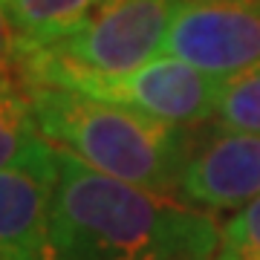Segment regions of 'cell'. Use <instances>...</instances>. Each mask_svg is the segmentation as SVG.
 I'll return each mask as SVG.
<instances>
[{
	"instance_id": "obj_1",
	"label": "cell",
	"mask_w": 260,
	"mask_h": 260,
	"mask_svg": "<svg viewBox=\"0 0 260 260\" xmlns=\"http://www.w3.org/2000/svg\"><path fill=\"white\" fill-rule=\"evenodd\" d=\"M58 185L44 260H214V217L113 179L55 148Z\"/></svg>"
},
{
	"instance_id": "obj_2",
	"label": "cell",
	"mask_w": 260,
	"mask_h": 260,
	"mask_svg": "<svg viewBox=\"0 0 260 260\" xmlns=\"http://www.w3.org/2000/svg\"><path fill=\"white\" fill-rule=\"evenodd\" d=\"M41 136L113 179L159 197H177L188 133L121 104L99 102L64 87H29Z\"/></svg>"
},
{
	"instance_id": "obj_3",
	"label": "cell",
	"mask_w": 260,
	"mask_h": 260,
	"mask_svg": "<svg viewBox=\"0 0 260 260\" xmlns=\"http://www.w3.org/2000/svg\"><path fill=\"white\" fill-rule=\"evenodd\" d=\"M23 87H64L99 102L121 104L168 124H200L217 113L223 78L197 70L179 58H153L121 75L78 73L38 58H20Z\"/></svg>"
},
{
	"instance_id": "obj_4",
	"label": "cell",
	"mask_w": 260,
	"mask_h": 260,
	"mask_svg": "<svg viewBox=\"0 0 260 260\" xmlns=\"http://www.w3.org/2000/svg\"><path fill=\"white\" fill-rule=\"evenodd\" d=\"M177 3L179 0H104L70 35L47 47L20 49V58H38L78 73H133L165 49Z\"/></svg>"
},
{
	"instance_id": "obj_5",
	"label": "cell",
	"mask_w": 260,
	"mask_h": 260,
	"mask_svg": "<svg viewBox=\"0 0 260 260\" xmlns=\"http://www.w3.org/2000/svg\"><path fill=\"white\" fill-rule=\"evenodd\" d=\"M162 52L214 78L254 70L260 67V9L237 0L177 3Z\"/></svg>"
},
{
	"instance_id": "obj_6",
	"label": "cell",
	"mask_w": 260,
	"mask_h": 260,
	"mask_svg": "<svg viewBox=\"0 0 260 260\" xmlns=\"http://www.w3.org/2000/svg\"><path fill=\"white\" fill-rule=\"evenodd\" d=\"M55 185V145L44 136L0 171V257L44 260Z\"/></svg>"
},
{
	"instance_id": "obj_7",
	"label": "cell",
	"mask_w": 260,
	"mask_h": 260,
	"mask_svg": "<svg viewBox=\"0 0 260 260\" xmlns=\"http://www.w3.org/2000/svg\"><path fill=\"white\" fill-rule=\"evenodd\" d=\"M260 197V136L220 130L188 142L177 200L208 208L249 205Z\"/></svg>"
},
{
	"instance_id": "obj_8",
	"label": "cell",
	"mask_w": 260,
	"mask_h": 260,
	"mask_svg": "<svg viewBox=\"0 0 260 260\" xmlns=\"http://www.w3.org/2000/svg\"><path fill=\"white\" fill-rule=\"evenodd\" d=\"M104 0H3L20 49L47 47L70 35Z\"/></svg>"
},
{
	"instance_id": "obj_9",
	"label": "cell",
	"mask_w": 260,
	"mask_h": 260,
	"mask_svg": "<svg viewBox=\"0 0 260 260\" xmlns=\"http://www.w3.org/2000/svg\"><path fill=\"white\" fill-rule=\"evenodd\" d=\"M214 116L225 130L260 136V67L223 78Z\"/></svg>"
},
{
	"instance_id": "obj_10",
	"label": "cell",
	"mask_w": 260,
	"mask_h": 260,
	"mask_svg": "<svg viewBox=\"0 0 260 260\" xmlns=\"http://www.w3.org/2000/svg\"><path fill=\"white\" fill-rule=\"evenodd\" d=\"M35 139H41V130L29 95L23 90H0V171L9 168Z\"/></svg>"
},
{
	"instance_id": "obj_11",
	"label": "cell",
	"mask_w": 260,
	"mask_h": 260,
	"mask_svg": "<svg viewBox=\"0 0 260 260\" xmlns=\"http://www.w3.org/2000/svg\"><path fill=\"white\" fill-rule=\"evenodd\" d=\"M220 260H260V197L243 205L223 225Z\"/></svg>"
},
{
	"instance_id": "obj_12",
	"label": "cell",
	"mask_w": 260,
	"mask_h": 260,
	"mask_svg": "<svg viewBox=\"0 0 260 260\" xmlns=\"http://www.w3.org/2000/svg\"><path fill=\"white\" fill-rule=\"evenodd\" d=\"M0 90H23L26 93L23 73H20V44L3 0H0Z\"/></svg>"
},
{
	"instance_id": "obj_13",
	"label": "cell",
	"mask_w": 260,
	"mask_h": 260,
	"mask_svg": "<svg viewBox=\"0 0 260 260\" xmlns=\"http://www.w3.org/2000/svg\"><path fill=\"white\" fill-rule=\"evenodd\" d=\"M237 3H246V6H254V9H260V0H237Z\"/></svg>"
},
{
	"instance_id": "obj_14",
	"label": "cell",
	"mask_w": 260,
	"mask_h": 260,
	"mask_svg": "<svg viewBox=\"0 0 260 260\" xmlns=\"http://www.w3.org/2000/svg\"><path fill=\"white\" fill-rule=\"evenodd\" d=\"M214 260H220V257H214Z\"/></svg>"
},
{
	"instance_id": "obj_15",
	"label": "cell",
	"mask_w": 260,
	"mask_h": 260,
	"mask_svg": "<svg viewBox=\"0 0 260 260\" xmlns=\"http://www.w3.org/2000/svg\"><path fill=\"white\" fill-rule=\"evenodd\" d=\"M0 260H6V257H0Z\"/></svg>"
}]
</instances>
